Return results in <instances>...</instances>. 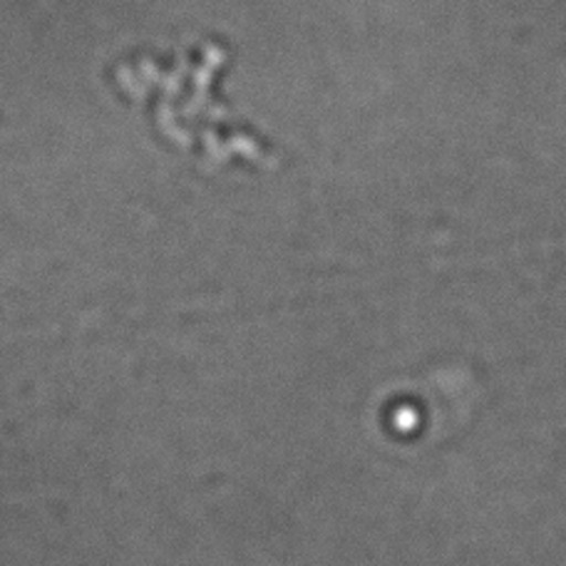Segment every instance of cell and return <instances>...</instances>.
I'll list each match as a JSON object with an SVG mask.
<instances>
[{"mask_svg": "<svg viewBox=\"0 0 566 566\" xmlns=\"http://www.w3.org/2000/svg\"><path fill=\"white\" fill-rule=\"evenodd\" d=\"M532 254H566V237L562 239H549V241H539V244H532V247H517L512 251H500V254H492V256H480L474 259V264H500V261H510V259H517V256H532Z\"/></svg>", "mask_w": 566, "mask_h": 566, "instance_id": "cell-1", "label": "cell"}]
</instances>
